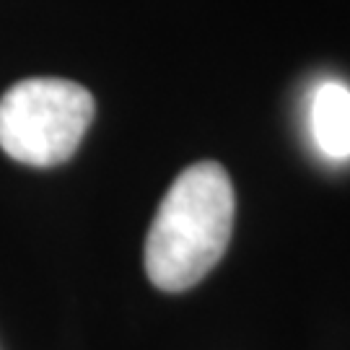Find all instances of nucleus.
<instances>
[{"mask_svg": "<svg viewBox=\"0 0 350 350\" xmlns=\"http://www.w3.org/2000/svg\"><path fill=\"white\" fill-rule=\"evenodd\" d=\"M237 198L221 163L187 166L163 195L146 237V273L166 293L198 286L221 262L234 231Z\"/></svg>", "mask_w": 350, "mask_h": 350, "instance_id": "1", "label": "nucleus"}, {"mask_svg": "<svg viewBox=\"0 0 350 350\" xmlns=\"http://www.w3.org/2000/svg\"><path fill=\"white\" fill-rule=\"evenodd\" d=\"M94 109V96L81 83L26 78L0 99V148L26 166H57L78 150Z\"/></svg>", "mask_w": 350, "mask_h": 350, "instance_id": "2", "label": "nucleus"}, {"mask_svg": "<svg viewBox=\"0 0 350 350\" xmlns=\"http://www.w3.org/2000/svg\"><path fill=\"white\" fill-rule=\"evenodd\" d=\"M314 140L329 159L350 156V88L342 83L319 86L312 107Z\"/></svg>", "mask_w": 350, "mask_h": 350, "instance_id": "3", "label": "nucleus"}]
</instances>
